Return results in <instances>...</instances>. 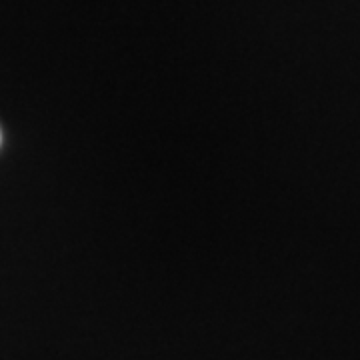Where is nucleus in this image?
Returning <instances> with one entry per match:
<instances>
[{"label":"nucleus","mask_w":360,"mask_h":360,"mask_svg":"<svg viewBox=\"0 0 360 360\" xmlns=\"http://www.w3.org/2000/svg\"><path fill=\"white\" fill-rule=\"evenodd\" d=\"M0 141H2V134H0Z\"/></svg>","instance_id":"obj_1"}]
</instances>
